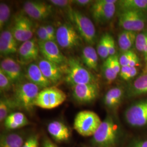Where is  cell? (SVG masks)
I'll use <instances>...</instances> for the list:
<instances>
[{"instance_id":"obj_1","label":"cell","mask_w":147,"mask_h":147,"mask_svg":"<svg viewBox=\"0 0 147 147\" xmlns=\"http://www.w3.org/2000/svg\"><path fill=\"white\" fill-rule=\"evenodd\" d=\"M62 68L65 74V81L73 87L77 84L96 83L94 75L77 58H68L67 63Z\"/></svg>"},{"instance_id":"obj_2","label":"cell","mask_w":147,"mask_h":147,"mask_svg":"<svg viewBox=\"0 0 147 147\" xmlns=\"http://www.w3.org/2000/svg\"><path fill=\"white\" fill-rule=\"evenodd\" d=\"M67 16L83 41L91 46L94 44L96 32L92 20L82 13L71 8L67 9Z\"/></svg>"},{"instance_id":"obj_3","label":"cell","mask_w":147,"mask_h":147,"mask_svg":"<svg viewBox=\"0 0 147 147\" xmlns=\"http://www.w3.org/2000/svg\"><path fill=\"white\" fill-rule=\"evenodd\" d=\"M118 127L110 117L102 121L93 136L92 142L98 147H115L118 140Z\"/></svg>"},{"instance_id":"obj_4","label":"cell","mask_w":147,"mask_h":147,"mask_svg":"<svg viewBox=\"0 0 147 147\" xmlns=\"http://www.w3.org/2000/svg\"><path fill=\"white\" fill-rule=\"evenodd\" d=\"M40 92V88L30 82L17 85L13 98L16 107L30 112L34 106V102Z\"/></svg>"},{"instance_id":"obj_5","label":"cell","mask_w":147,"mask_h":147,"mask_svg":"<svg viewBox=\"0 0 147 147\" xmlns=\"http://www.w3.org/2000/svg\"><path fill=\"white\" fill-rule=\"evenodd\" d=\"M101 122L99 116L94 112L81 111L75 116L74 128L82 136H93Z\"/></svg>"},{"instance_id":"obj_6","label":"cell","mask_w":147,"mask_h":147,"mask_svg":"<svg viewBox=\"0 0 147 147\" xmlns=\"http://www.w3.org/2000/svg\"><path fill=\"white\" fill-rule=\"evenodd\" d=\"M82 39L70 22H64L56 30V42L63 49H77L81 45Z\"/></svg>"},{"instance_id":"obj_7","label":"cell","mask_w":147,"mask_h":147,"mask_svg":"<svg viewBox=\"0 0 147 147\" xmlns=\"http://www.w3.org/2000/svg\"><path fill=\"white\" fill-rule=\"evenodd\" d=\"M67 99L65 93L55 86L42 89L37 96L34 106L50 110L62 105Z\"/></svg>"},{"instance_id":"obj_8","label":"cell","mask_w":147,"mask_h":147,"mask_svg":"<svg viewBox=\"0 0 147 147\" xmlns=\"http://www.w3.org/2000/svg\"><path fill=\"white\" fill-rule=\"evenodd\" d=\"M118 24L124 30L142 31L147 24V14L140 11H121L118 15Z\"/></svg>"},{"instance_id":"obj_9","label":"cell","mask_w":147,"mask_h":147,"mask_svg":"<svg viewBox=\"0 0 147 147\" xmlns=\"http://www.w3.org/2000/svg\"><path fill=\"white\" fill-rule=\"evenodd\" d=\"M11 31L18 42H25L32 39L34 25L30 18L20 13L15 16Z\"/></svg>"},{"instance_id":"obj_10","label":"cell","mask_w":147,"mask_h":147,"mask_svg":"<svg viewBox=\"0 0 147 147\" xmlns=\"http://www.w3.org/2000/svg\"><path fill=\"white\" fill-rule=\"evenodd\" d=\"M116 0H98L93 3L90 12L94 21L98 24H104L110 21L116 11Z\"/></svg>"},{"instance_id":"obj_11","label":"cell","mask_w":147,"mask_h":147,"mask_svg":"<svg viewBox=\"0 0 147 147\" xmlns=\"http://www.w3.org/2000/svg\"><path fill=\"white\" fill-rule=\"evenodd\" d=\"M127 123L134 127L147 125V99L141 100L129 107L125 112Z\"/></svg>"},{"instance_id":"obj_12","label":"cell","mask_w":147,"mask_h":147,"mask_svg":"<svg viewBox=\"0 0 147 147\" xmlns=\"http://www.w3.org/2000/svg\"><path fill=\"white\" fill-rule=\"evenodd\" d=\"M39 51L44 58L62 67L68 61L67 58L60 50L57 43L53 41H38Z\"/></svg>"},{"instance_id":"obj_13","label":"cell","mask_w":147,"mask_h":147,"mask_svg":"<svg viewBox=\"0 0 147 147\" xmlns=\"http://www.w3.org/2000/svg\"><path fill=\"white\" fill-rule=\"evenodd\" d=\"M23 10L31 19L42 20L53 13V5L38 1H28L24 3Z\"/></svg>"},{"instance_id":"obj_14","label":"cell","mask_w":147,"mask_h":147,"mask_svg":"<svg viewBox=\"0 0 147 147\" xmlns=\"http://www.w3.org/2000/svg\"><path fill=\"white\" fill-rule=\"evenodd\" d=\"M99 93L96 83L75 85L73 87L74 99L80 103H89L97 98Z\"/></svg>"},{"instance_id":"obj_15","label":"cell","mask_w":147,"mask_h":147,"mask_svg":"<svg viewBox=\"0 0 147 147\" xmlns=\"http://www.w3.org/2000/svg\"><path fill=\"white\" fill-rule=\"evenodd\" d=\"M39 47L36 38L22 42L18 50V58L21 64L32 63L38 57Z\"/></svg>"},{"instance_id":"obj_16","label":"cell","mask_w":147,"mask_h":147,"mask_svg":"<svg viewBox=\"0 0 147 147\" xmlns=\"http://www.w3.org/2000/svg\"><path fill=\"white\" fill-rule=\"evenodd\" d=\"M0 70L10 80L13 84H21L23 73L19 62L10 57L2 59L0 64Z\"/></svg>"},{"instance_id":"obj_17","label":"cell","mask_w":147,"mask_h":147,"mask_svg":"<svg viewBox=\"0 0 147 147\" xmlns=\"http://www.w3.org/2000/svg\"><path fill=\"white\" fill-rule=\"evenodd\" d=\"M44 75L51 83L56 84L59 82L63 77V69L61 67L42 58L37 63Z\"/></svg>"},{"instance_id":"obj_18","label":"cell","mask_w":147,"mask_h":147,"mask_svg":"<svg viewBox=\"0 0 147 147\" xmlns=\"http://www.w3.org/2000/svg\"><path fill=\"white\" fill-rule=\"evenodd\" d=\"M26 76L29 82L36 84L40 89H44L52 84L44 75L41 70L37 64L32 63L28 65L26 69Z\"/></svg>"},{"instance_id":"obj_19","label":"cell","mask_w":147,"mask_h":147,"mask_svg":"<svg viewBox=\"0 0 147 147\" xmlns=\"http://www.w3.org/2000/svg\"><path fill=\"white\" fill-rule=\"evenodd\" d=\"M47 131L56 142L66 141L70 137L69 128L60 121H53L47 125Z\"/></svg>"},{"instance_id":"obj_20","label":"cell","mask_w":147,"mask_h":147,"mask_svg":"<svg viewBox=\"0 0 147 147\" xmlns=\"http://www.w3.org/2000/svg\"><path fill=\"white\" fill-rule=\"evenodd\" d=\"M29 121L26 116L20 112H12L4 121L5 129L7 130H15L27 126Z\"/></svg>"},{"instance_id":"obj_21","label":"cell","mask_w":147,"mask_h":147,"mask_svg":"<svg viewBox=\"0 0 147 147\" xmlns=\"http://www.w3.org/2000/svg\"><path fill=\"white\" fill-rule=\"evenodd\" d=\"M82 61L88 68L97 71L98 67V54L91 45L84 47L82 52Z\"/></svg>"},{"instance_id":"obj_22","label":"cell","mask_w":147,"mask_h":147,"mask_svg":"<svg viewBox=\"0 0 147 147\" xmlns=\"http://www.w3.org/2000/svg\"><path fill=\"white\" fill-rule=\"evenodd\" d=\"M137 35V32L126 30H124L119 33L118 44L119 49L123 53L131 50L134 45H135Z\"/></svg>"},{"instance_id":"obj_23","label":"cell","mask_w":147,"mask_h":147,"mask_svg":"<svg viewBox=\"0 0 147 147\" xmlns=\"http://www.w3.org/2000/svg\"><path fill=\"white\" fill-rule=\"evenodd\" d=\"M131 96L147 94V73H144L133 82L128 90Z\"/></svg>"},{"instance_id":"obj_24","label":"cell","mask_w":147,"mask_h":147,"mask_svg":"<svg viewBox=\"0 0 147 147\" xmlns=\"http://www.w3.org/2000/svg\"><path fill=\"white\" fill-rule=\"evenodd\" d=\"M123 94V90L121 87H116L112 88L105 95L104 102L109 108L115 107L120 104Z\"/></svg>"},{"instance_id":"obj_25","label":"cell","mask_w":147,"mask_h":147,"mask_svg":"<svg viewBox=\"0 0 147 147\" xmlns=\"http://www.w3.org/2000/svg\"><path fill=\"white\" fill-rule=\"evenodd\" d=\"M118 2V7L121 11L147 12V0H122Z\"/></svg>"},{"instance_id":"obj_26","label":"cell","mask_w":147,"mask_h":147,"mask_svg":"<svg viewBox=\"0 0 147 147\" xmlns=\"http://www.w3.org/2000/svg\"><path fill=\"white\" fill-rule=\"evenodd\" d=\"M24 138L16 133L3 134L1 136L0 147H22Z\"/></svg>"},{"instance_id":"obj_27","label":"cell","mask_w":147,"mask_h":147,"mask_svg":"<svg viewBox=\"0 0 147 147\" xmlns=\"http://www.w3.org/2000/svg\"><path fill=\"white\" fill-rule=\"evenodd\" d=\"M16 108V105L11 99L2 97L0 100V121H5V118L11 113L12 110Z\"/></svg>"},{"instance_id":"obj_28","label":"cell","mask_w":147,"mask_h":147,"mask_svg":"<svg viewBox=\"0 0 147 147\" xmlns=\"http://www.w3.org/2000/svg\"><path fill=\"white\" fill-rule=\"evenodd\" d=\"M108 36L109 33L103 34L98 44L96 51L100 58L103 59H106L110 57L108 46Z\"/></svg>"},{"instance_id":"obj_29","label":"cell","mask_w":147,"mask_h":147,"mask_svg":"<svg viewBox=\"0 0 147 147\" xmlns=\"http://www.w3.org/2000/svg\"><path fill=\"white\" fill-rule=\"evenodd\" d=\"M18 45L8 42L0 37V53L1 56L8 57L9 55L18 52Z\"/></svg>"},{"instance_id":"obj_30","label":"cell","mask_w":147,"mask_h":147,"mask_svg":"<svg viewBox=\"0 0 147 147\" xmlns=\"http://www.w3.org/2000/svg\"><path fill=\"white\" fill-rule=\"evenodd\" d=\"M103 67L105 78L107 82L110 84L116 79L118 75L113 65L111 56L105 60Z\"/></svg>"},{"instance_id":"obj_31","label":"cell","mask_w":147,"mask_h":147,"mask_svg":"<svg viewBox=\"0 0 147 147\" xmlns=\"http://www.w3.org/2000/svg\"><path fill=\"white\" fill-rule=\"evenodd\" d=\"M9 6L4 2L0 3V29L3 31L4 27L8 24L11 16Z\"/></svg>"},{"instance_id":"obj_32","label":"cell","mask_w":147,"mask_h":147,"mask_svg":"<svg viewBox=\"0 0 147 147\" xmlns=\"http://www.w3.org/2000/svg\"><path fill=\"white\" fill-rule=\"evenodd\" d=\"M135 47L137 50L143 53L144 56L147 53V31L137 33Z\"/></svg>"},{"instance_id":"obj_33","label":"cell","mask_w":147,"mask_h":147,"mask_svg":"<svg viewBox=\"0 0 147 147\" xmlns=\"http://www.w3.org/2000/svg\"><path fill=\"white\" fill-rule=\"evenodd\" d=\"M12 83L10 80L5 75L3 72L0 70V89L1 92L8 91L12 86Z\"/></svg>"},{"instance_id":"obj_34","label":"cell","mask_w":147,"mask_h":147,"mask_svg":"<svg viewBox=\"0 0 147 147\" xmlns=\"http://www.w3.org/2000/svg\"><path fill=\"white\" fill-rule=\"evenodd\" d=\"M135 53L131 50H129L126 52L123 53V54L119 58V62L121 64V67L123 66H129V63L131 59Z\"/></svg>"},{"instance_id":"obj_35","label":"cell","mask_w":147,"mask_h":147,"mask_svg":"<svg viewBox=\"0 0 147 147\" xmlns=\"http://www.w3.org/2000/svg\"><path fill=\"white\" fill-rule=\"evenodd\" d=\"M36 34L38 39V41L47 42L50 40L45 25H41L39 27L36 31Z\"/></svg>"},{"instance_id":"obj_36","label":"cell","mask_w":147,"mask_h":147,"mask_svg":"<svg viewBox=\"0 0 147 147\" xmlns=\"http://www.w3.org/2000/svg\"><path fill=\"white\" fill-rule=\"evenodd\" d=\"M22 147H39V137L37 135H32L24 142Z\"/></svg>"},{"instance_id":"obj_37","label":"cell","mask_w":147,"mask_h":147,"mask_svg":"<svg viewBox=\"0 0 147 147\" xmlns=\"http://www.w3.org/2000/svg\"><path fill=\"white\" fill-rule=\"evenodd\" d=\"M49 2L53 5L67 9L71 8V5L74 3L73 1L71 0H51Z\"/></svg>"},{"instance_id":"obj_38","label":"cell","mask_w":147,"mask_h":147,"mask_svg":"<svg viewBox=\"0 0 147 147\" xmlns=\"http://www.w3.org/2000/svg\"><path fill=\"white\" fill-rule=\"evenodd\" d=\"M108 46L110 56H114L116 55V43L113 37L109 34L108 36Z\"/></svg>"},{"instance_id":"obj_39","label":"cell","mask_w":147,"mask_h":147,"mask_svg":"<svg viewBox=\"0 0 147 147\" xmlns=\"http://www.w3.org/2000/svg\"><path fill=\"white\" fill-rule=\"evenodd\" d=\"M45 26L47 28V33H48V35L50 39V40L56 42V31H55L54 27L53 26V25L51 24H47V25H45Z\"/></svg>"},{"instance_id":"obj_40","label":"cell","mask_w":147,"mask_h":147,"mask_svg":"<svg viewBox=\"0 0 147 147\" xmlns=\"http://www.w3.org/2000/svg\"><path fill=\"white\" fill-rule=\"evenodd\" d=\"M112 58V62L113 64V65L114 67V68L116 70V73L117 74L120 73L121 69V65L119 62V58L117 56H111Z\"/></svg>"},{"instance_id":"obj_41","label":"cell","mask_w":147,"mask_h":147,"mask_svg":"<svg viewBox=\"0 0 147 147\" xmlns=\"http://www.w3.org/2000/svg\"><path fill=\"white\" fill-rule=\"evenodd\" d=\"M131 67L129 66H123L121 67V71H120V76L124 80L127 81V78L130 73V70Z\"/></svg>"},{"instance_id":"obj_42","label":"cell","mask_w":147,"mask_h":147,"mask_svg":"<svg viewBox=\"0 0 147 147\" xmlns=\"http://www.w3.org/2000/svg\"><path fill=\"white\" fill-rule=\"evenodd\" d=\"M140 65V58H138L136 54L135 53V54L134 55L130 61L129 66L130 67H137Z\"/></svg>"},{"instance_id":"obj_43","label":"cell","mask_w":147,"mask_h":147,"mask_svg":"<svg viewBox=\"0 0 147 147\" xmlns=\"http://www.w3.org/2000/svg\"><path fill=\"white\" fill-rule=\"evenodd\" d=\"M73 2L74 3H75L76 5L79 6L84 7V6L88 5L91 2H93V1H89V0H76V1H73Z\"/></svg>"},{"instance_id":"obj_44","label":"cell","mask_w":147,"mask_h":147,"mask_svg":"<svg viewBox=\"0 0 147 147\" xmlns=\"http://www.w3.org/2000/svg\"><path fill=\"white\" fill-rule=\"evenodd\" d=\"M137 73H138V70H137V67H131L130 73L127 76V81L131 80L132 78H134V77H135L137 74Z\"/></svg>"},{"instance_id":"obj_45","label":"cell","mask_w":147,"mask_h":147,"mask_svg":"<svg viewBox=\"0 0 147 147\" xmlns=\"http://www.w3.org/2000/svg\"><path fill=\"white\" fill-rule=\"evenodd\" d=\"M130 147H147V140L135 142Z\"/></svg>"},{"instance_id":"obj_46","label":"cell","mask_w":147,"mask_h":147,"mask_svg":"<svg viewBox=\"0 0 147 147\" xmlns=\"http://www.w3.org/2000/svg\"><path fill=\"white\" fill-rule=\"evenodd\" d=\"M43 147H58L54 143L51 142L49 139H45L43 143Z\"/></svg>"},{"instance_id":"obj_47","label":"cell","mask_w":147,"mask_h":147,"mask_svg":"<svg viewBox=\"0 0 147 147\" xmlns=\"http://www.w3.org/2000/svg\"><path fill=\"white\" fill-rule=\"evenodd\" d=\"M144 56H145V61H146V66H145L146 72L145 73H147V53Z\"/></svg>"}]
</instances>
